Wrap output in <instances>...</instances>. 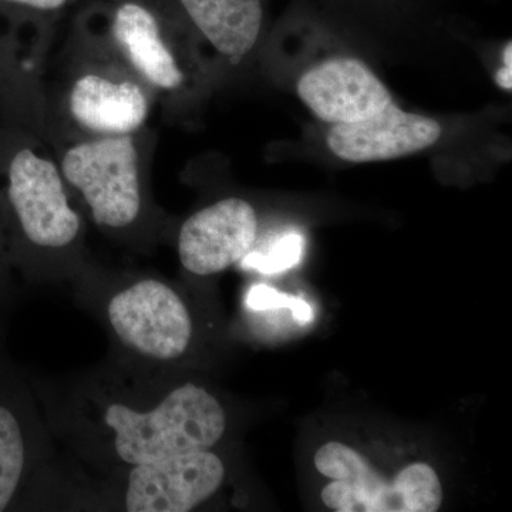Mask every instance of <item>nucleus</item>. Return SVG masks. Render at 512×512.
Wrapping results in <instances>:
<instances>
[{
    "mask_svg": "<svg viewBox=\"0 0 512 512\" xmlns=\"http://www.w3.org/2000/svg\"><path fill=\"white\" fill-rule=\"evenodd\" d=\"M512 45L508 42L504 50V64L495 76V82L504 90L511 92L512 89Z\"/></svg>",
    "mask_w": 512,
    "mask_h": 512,
    "instance_id": "2eb2a0df",
    "label": "nucleus"
},
{
    "mask_svg": "<svg viewBox=\"0 0 512 512\" xmlns=\"http://www.w3.org/2000/svg\"><path fill=\"white\" fill-rule=\"evenodd\" d=\"M87 301L127 359L165 370L185 359L195 319L180 289L156 276H138L109 288H87Z\"/></svg>",
    "mask_w": 512,
    "mask_h": 512,
    "instance_id": "f03ea898",
    "label": "nucleus"
},
{
    "mask_svg": "<svg viewBox=\"0 0 512 512\" xmlns=\"http://www.w3.org/2000/svg\"><path fill=\"white\" fill-rule=\"evenodd\" d=\"M298 96L318 119L330 124L369 119L393 101L376 74L353 57L316 64L299 79Z\"/></svg>",
    "mask_w": 512,
    "mask_h": 512,
    "instance_id": "6e6552de",
    "label": "nucleus"
},
{
    "mask_svg": "<svg viewBox=\"0 0 512 512\" xmlns=\"http://www.w3.org/2000/svg\"><path fill=\"white\" fill-rule=\"evenodd\" d=\"M64 440L94 466L127 468L195 450H212L224 437L227 413L194 382L94 376L56 412Z\"/></svg>",
    "mask_w": 512,
    "mask_h": 512,
    "instance_id": "f257e3e1",
    "label": "nucleus"
},
{
    "mask_svg": "<svg viewBox=\"0 0 512 512\" xmlns=\"http://www.w3.org/2000/svg\"><path fill=\"white\" fill-rule=\"evenodd\" d=\"M188 18L218 52L241 59L261 33L262 0H180Z\"/></svg>",
    "mask_w": 512,
    "mask_h": 512,
    "instance_id": "f8f14e48",
    "label": "nucleus"
},
{
    "mask_svg": "<svg viewBox=\"0 0 512 512\" xmlns=\"http://www.w3.org/2000/svg\"><path fill=\"white\" fill-rule=\"evenodd\" d=\"M62 171L100 227L121 231L140 220L143 194L138 154L130 136L77 144L64 156Z\"/></svg>",
    "mask_w": 512,
    "mask_h": 512,
    "instance_id": "7ed1b4c3",
    "label": "nucleus"
},
{
    "mask_svg": "<svg viewBox=\"0 0 512 512\" xmlns=\"http://www.w3.org/2000/svg\"><path fill=\"white\" fill-rule=\"evenodd\" d=\"M302 235L286 234L284 237L269 245L266 251H251L241 261V265L247 269H256L262 274L272 275L288 271L301 262L303 255Z\"/></svg>",
    "mask_w": 512,
    "mask_h": 512,
    "instance_id": "ddd939ff",
    "label": "nucleus"
},
{
    "mask_svg": "<svg viewBox=\"0 0 512 512\" xmlns=\"http://www.w3.org/2000/svg\"><path fill=\"white\" fill-rule=\"evenodd\" d=\"M70 111L80 126L104 136H130L148 116L146 94L131 82L86 74L74 83Z\"/></svg>",
    "mask_w": 512,
    "mask_h": 512,
    "instance_id": "9d476101",
    "label": "nucleus"
},
{
    "mask_svg": "<svg viewBox=\"0 0 512 512\" xmlns=\"http://www.w3.org/2000/svg\"><path fill=\"white\" fill-rule=\"evenodd\" d=\"M247 305L252 311L258 312L289 309L292 311L293 318L302 325H308L313 320V311L309 303L298 296L286 295L266 285L252 286L251 291L248 292Z\"/></svg>",
    "mask_w": 512,
    "mask_h": 512,
    "instance_id": "4468645a",
    "label": "nucleus"
},
{
    "mask_svg": "<svg viewBox=\"0 0 512 512\" xmlns=\"http://www.w3.org/2000/svg\"><path fill=\"white\" fill-rule=\"evenodd\" d=\"M28 8L39 10H57L66 5L67 0H6Z\"/></svg>",
    "mask_w": 512,
    "mask_h": 512,
    "instance_id": "dca6fc26",
    "label": "nucleus"
},
{
    "mask_svg": "<svg viewBox=\"0 0 512 512\" xmlns=\"http://www.w3.org/2000/svg\"><path fill=\"white\" fill-rule=\"evenodd\" d=\"M10 288H6L2 276H0V318H2L3 309L9 301Z\"/></svg>",
    "mask_w": 512,
    "mask_h": 512,
    "instance_id": "f3484780",
    "label": "nucleus"
},
{
    "mask_svg": "<svg viewBox=\"0 0 512 512\" xmlns=\"http://www.w3.org/2000/svg\"><path fill=\"white\" fill-rule=\"evenodd\" d=\"M42 456V429L28 387L0 356V512L28 504Z\"/></svg>",
    "mask_w": 512,
    "mask_h": 512,
    "instance_id": "423d86ee",
    "label": "nucleus"
},
{
    "mask_svg": "<svg viewBox=\"0 0 512 512\" xmlns=\"http://www.w3.org/2000/svg\"><path fill=\"white\" fill-rule=\"evenodd\" d=\"M8 202L16 227L30 247L59 254L82 235V218L70 205L55 163L28 148L10 163Z\"/></svg>",
    "mask_w": 512,
    "mask_h": 512,
    "instance_id": "20e7f679",
    "label": "nucleus"
},
{
    "mask_svg": "<svg viewBox=\"0 0 512 512\" xmlns=\"http://www.w3.org/2000/svg\"><path fill=\"white\" fill-rule=\"evenodd\" d=\"M258 217L242 198H225L195 212L178 234V258L188 274H221L238 264L254 248Z\"/></svg>",
    "mask_w": 512,
    "mask_h": 512,
    "instance_id": "0eeeda50",
    "label": "nucleus"
},
{
    "mask_svg": "<svg viewBox=\"0 0 512 512\" xmlns=\"http://www.w3.org/2000/svg\"><path fill=\"white\" fill-rule=\"evenodd\" d=\"M225 474L224 461L212 450L188 451L127 468L121 481V510H195L221 490Z\"/></svg>",
    "mask_w": 512,
    "mask_h": 512,
    "instance_id": "39448f33",
    "label": "nucleus"
},
{
    "mask_svg": "<svg viewBox=\"0 0 512 512\" xmlns=\"http://www.w3.org/2000/svg\"><path fill=\"white\" fill-rule=\"evenodd\" d=\"M113 36L128 62L154 86L174 90L184 76L164 43L156 16L146 6L126 2L114 13Z\"/></svg>",
    "mask_w": 512,
    "mask_h": 512,
    "instance_id": "9b49d317",
    "label": "nucleus"
},
{
    "mask_svg": "<svg viewBox=\"0 0 512 512\" xmlns=\"http://www.w3.org/2000/svg\"><path fill=\"white\" fill-rule=\"evenodd\" d=\"M439 121L407 113L390 101L380 113L356 123L333 124L329 150L349 163H376L412 156L440 140Z\"/></svg>",
    "mask_w": 512,
    "mask_h": 512,
    "instance_id": "1a4fd4ad",
    "label": "nucleus"
}]
</instances>
